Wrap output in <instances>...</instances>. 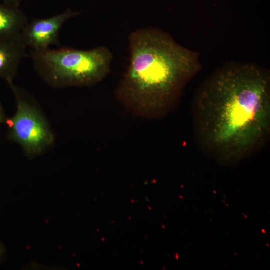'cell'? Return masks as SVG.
Instances as JSON below:
<instances>
[{
	"label": "cell",
	"instance_id": "obj_6",
	"mask_svg": "<svg viewBox=\"0 0 270 270\" xmlns=\"http://www.w3.org/2000/svg\"><path fill=\"white\" fill-rule=\"evenodd\" d=\"M27 48L21 36L15 38L0 36V78L8 84L14 82L20 63L27 56Z\"/></svg>",
	"mask_w": 270,
	"mask_h": 270
},
{
	"label": "cell",
	"instance_id": "obj_5",
	"mask_svg": "<svg viewBox=\"0 0 270 270\" xmlns=\"http://www.w3.org/2000/svg\"><path fill=\"white\" fill-rule=\"evenodd\" d=\"M82 13L70 8L53 16L34 18L28 22L21 33L22 40L27 48L34 52H44L52 45H60L59 33L68 20Z\"/></svg>",
	"mask_w": 270,
	"mask_h": 270
},
{
	"label": "cell",
	"instance_id": "obj_10",
	"mask_svg": "<svg viewBox=\"0 0 270 270\" xmlns=\"http://www.w3.org/2000/svg\"><path fill=\"white\" fill-rule=\"evenodd\" d=\"M3 253H4V248L2 244H0V260L2 256Z\"/></svg>",
	"mask_w": 270,
	"mask_h": 270
},
{
	"label": "cell",
	"instance_id": "obj_4",
	"mask_svg": "<svg viewBox=\"0 0 270 270\" xmlns=\"http://www.w3.org/2000/svg\"><path fill=\"white\" fill-rule=\"evenodd\" d=\"M15 96L16 110L6 120L8 138L18 144L30 157L38 156L54 142V134L41 112L31 103L22 89L9 84Z\"/></svg>",
	"mask_w": 270,
	"mask_h": 270
},
{
	"label": "cell",
	"instance_id": "obj_1",
	"mask_svg": "<svg viewBox=\"0 0 270 270\" xmlns=\"http://www.w3.org/2000/svg\"><path fill=\"white\" fill-rule=\"evenodd\" d=\"M196 144L224 162L256 153L270 136V78L252 64L218 70L201 85L192 104Z\"/></svg>",
	"mask_w": 270,
	"mask_h": 270
},
{
	"label": "cell",
	"instance_id": "obj_2",
	"mask_svg": "<svg viewBox=\"0 0 270 270\" xmlns=\"http://www.w3.org/2000/svg\"><path fill=\"white\" fill-rule=\"evenodd\" d=\"M129 44L130 64L116 90L118 98L142 116L165 115L200 70L198 55L153 28L132 32Z\"/></svg>",
	"mask_w": 270,
	"mask_h": 270
},
{
	"label": "cell",
	"instance_id": "obj_3",
	"mask_svg": "<svg viewBox=\"0 0 270 270\" xmlns=\"http://www.w3.org/2000/svg\"><path fill=\"white\" fill-rule=\"evenodd\" d=\"M30 57L38 73L56 87L90 86L109 73L112 54L106 46L90 50L62 47L44 52L30 51Z\"/></svg>",
	"mask_w": 270,
	"mask_h": 270
},
{
	"label": "cell",
	"instance_id": "obj_9",
	"mask_svg": "<svg viewBox=\"0 0 270 270\" xmlns=\"http://www.w3.org/2000/svg\"><path fill=\"white\" fill-rule=\"evenodd\" d=\"M2 2L16 6L20 7L22 0H1Z\"/></svg>",
	"mask_w": 270,
	"mask_h": 270
},
{
	"label": "cell",
	"instance_id": "obj_7",
	"mask_svg": "<svg viewBox=\"0 0 270 270\" xmlns=\"http://www.w3.org/2000/svg\"><path fill=\"white\" fill-rule=\"evenodd\" d=\"M28 22L20 7L0 3V36L19 37Z\"/></svg>",
	"mask_w": 270,
	"mask_h": 270
},
{
	"label": "cell",
	"instance_id": "obj_8",
	"mask_svg": "<svg viewBox=\"0 0 270 270\" xmlns=\"http://www.w3.org/2000/svg\"><path fill=\"white\" fill-rule=\"evenodd\" d=\"M6 120L7 118L6 117L4 109L0 102V124L6 123Z\"/></svg>",
	"mask_w": 270,
	"mask_h": 270
}]
</instances>
